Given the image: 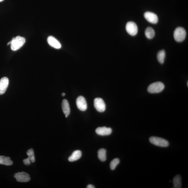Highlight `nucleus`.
<instances>
[{"instance_id":"1","label":"nucleus","mask_w":188,"mask_h":188,"mask_svg":"<svg viewBox=\"0 0 188 188\" xmlns=\"http://www.w3.org/2000/svg\"><path fill=\"white\" fill-rule=\"evenodd\" d=\"M10 47L13 51H16L19 49L26 42V39L24 37L18 36L14 38L11 40Z\"/></svg>"},{"instance_id":"2","label":"nucleus","mask_w":188,"mask_h":188,"mask_svg":"<svg viewBox=\"0 0 188 188\" xmlns=\"http://www.w3.org/2000/svg\"><path fill=\"white\" fill-rule=\"evenodd\" d=\"M164 85L162 83L158 81L151 84L148 87L147 90L151 93H158L164 89Z\"/></svg>"},{"instance_id":"3","label":"nucleus","mask_w":188,"mask_h":188,"mask_svg":"<svg viewBox=\"0 0 188 188\" xmlns=\"http://www.w3.org/2000/svg\"><path fill=\"white\" fill-rule=\"evenodd\" d=\"M187 33L185 29L182 27H178L174 31V36L175 41L177 42L183 41L185 38Z\"/></svg>"},{"instance_id":"4","label":"nucleus","mask_w":188,"mask_h":188,"mask_svg":"<svg viewBox=\"0 0 188 188\" xmlns=\"http://www.w3.org/2000/svg\"><path fill=\"white\" fill-rule=\"evenodd\" d=\"M150 143L157 146L161 147H167L169 145V142L167 140L162 138L156 137H152L150 138Z\"/></svg>"},{"instance_id":"5","label":"nucleus","mask_w":188,"mask_h":188,"mask_svg":"<svg viewBox=\"0 0 188 188\" xmlns=\"http://www.w3.org/2000/svg\"><path fill=\"white\" fill-rule=\"evenodd\" d=\"M94 106L98 112H103L106 110L105 103L101 98H97L94 100Z\"/></svg>"},{"instance_id":"6","label":"nucleus","mask_w":188,"mask_h":188,"mask_svg":"<svg viewBox=\"0 0 188 188\" xmlns=\"http://www.w3.org/2000/svg\"><path fill=\"white\" fill-rule=\"evenodd\" d=\"M14 177L17 181L20 182H27L30 180L29 175L26 172H22L16 173Z\"/></svg>"},{"instance_id":"7","label":"nucleus","mask_w":188,"mask_h":188,"mask_svg":"<svg viewBox=\"0 0 188 188\" xmlns=\"http://www.w3.org/2000/svg\"><path fill=\"white\" fill-rule=\"evenodd\" d=\"M126 29L127 33L133 36L136 35L138 33L137 25L133 22H129L127 23Z\"/></svg>"},{"instance_id":"8","label":"nucleus","mask_w":188,"mask_h":188,"mask_svg":"<svg viewBox=\"0 0 188 188\" xmlns=\"http://www.w3.org/2000/svg\"><path fill=\"white\" fill-rule=\"evenodd\" d=\"M76 104L77 108L79 110L84 111L87 108V104L85 98L83 96H80L76 100Z\"/></svg>"},{"instance_id":"9","label":"nucleus","mask_w":188,"mask_h":188,"mask_svg":"<svg viewBox=\"0 0 188 188\" xmlns=\"http://www.w3.org/2000/svg\"><path fill=\"white\" fill-rule=\"evenodd\" d=\"M144 17L148 22L152 24H156L158 21V18L157 16L153 13L147 12L144 14Z\"/></svg>"},{"instance_id":"10","label":"nucleus","mask_w":188,"mask_h":188,"mask_svg":"<svg viewBox=\"0 0 188 188\" xmlns=\"http://www.w3.org/2000/svg\"><path fill=\"white\" fill-rule=\"evenodd\" d=\"M9 84V80L7 77H3L0 79V95L5 93Z\"/></svg>"},{"instance_id":"11","label":"nucleus","mask_w":188,"mask_h":188,"mask_svg":"<svg viewBox=\"0 0 188 188\" xmlns=\"http://www.w3.org/2000/svg\"><path fill=\"white\" fill-rule=\"evenodd\" d=\"M27 154L28 156V158L23 160V162L25 165H29L31 164L30 161L33 163L35 162L34 151L33 149L31 148L27 151Z\"/></svg>"},{"instance_id":"12","label":"nucleus","mask_w":188,"mask_h":188,"mask_svg":"<svg viewBox=\"0 0 188 188\" xmlns=\"http://www.w3.org/2000/svg\"><path fill=\"white\" fill-rule=\"evenodd\" d=\"M112 131L111 128L105 127H98L95 130V132L98 135L102 136L109 135Z\"/></svg>"},{"instance_id":"13","label":"nucleus","mask_w":188,"mask_h":188,"mask_svg":"<svg viewBox=\"0 0 188 188\" xmlns=\"http://www.w3.org/2000/svg\"><path fill=\"white\" fill-rule=\"evenodd\" d=\"M47 41L50 46L55 49H60L61 47V45L59 41L53 36H50L48 37Z\"/></svg>"},{"instance_id":"14","label":"nucleus","mask_w":188,"mask_h":188,"mask_svg":"<svg viewBox=\"0 0 188 188\" xmlns=\"http://www.w3.org/2000/svg\"><path fill=\"white\" fill-rule=\"evenodd\" d=\"M81 152L79 150H75L73 152L72 155L68 158V160L70 162H74L79 159L81 156Z\"/></svg>"},{"instance_id":"15","label":"nucleus","mask_w":188,"mask_h":188,"mask_svg":"<svg viewBox=\"0 0 188 188\" xmlns=\"http://www.w3.org/2000/svg\"><path fill=\"white\" fill-rule=\"evenodd\" d=\"M62 107L63 112L66 115L68 116L70 113V105L67 100L64 99L63 100L62 103Z\"/></svg>"},{"instance_id":"16","label":"nucleus","mask_w":188,"mask_h":188,"mask_svg":"<svg viewBox=\"0 0 188 188\" xmlns=\"http://www.w3.org/2000/svg\"><path fill=\"white\" fill-rule=\"evenodd\" d=\"M13 164L12 161L10 160L9 157L4 156H0V164L10 166Z\"/></svg>"},{"instance_id":"17","label":"nucleus","mask_w":188,"mask_h":188,"mask_svg":"<svg viewBox=\"0 0 188 188\" xmlns=\"http://www.w3.org/2000/svg\"><path fill=\"white\" fill-rule=\"evenodd\" d=\"M173 187L175 188H181V178L179 175H177L173 178Z\"/></svg>"},{"instance_id":"18","label":"nucleus","mask_w":188,"mask_h":188,"mask_svg":"<svg viewBox=\"0 0 188 188\" xmlns=\"http://www.w3.org/2000/svg\"><path fill=\"white\" fill-rule=\"evenodd\" d=\"M145 33L146 37L149 39L153 38L155 35L154 29L150 27H148L146 29Z\"/></svg>"},{"instance_id":"19","label":"nucleus","mask_w":188,"mask_h":188,"mask_svg":"<svg viewBox=\"0 0 188 188\" xmlns=\"http://www.w3.org/2000/svg\"><path fill=\"white\" fill-rule=\"evenodd\" d=\"M106 150L104 148L100 149L98 152V158L102 162H104L106 160Z\"/></svg>"},{"instance_id":"20","label":"nucleus","mask_w":188,"mask_h":188,"mask_svg":"<svg viewBox=\"0 0 188 188\" xmlns=\"http://www.w3.org/2000/svg\"><path fill=\"white\" fill-rule=\"evenodd\" d=\"M166 56V52L164 50H161L157 54V59L158 61L161 64L164 63Z\"/></svg>"},{"instance_id":"21","label":"nucleus","mask_w":188,"mask_h":188,"mask_svg":"<svg viewBox=\"0 0 188 188\" xmlns=\"http://www.w3.org/2000/svg\"><path fill=\"white\" fill-rule=\"evenodd\" d=\"M119 163H120V160H119L118 158H115L114 160H113L111 162L110 164L111 169L112 170H114L116 168V166L119 164Z\"/></svg>"},{"instance_id":"22","label":"nucleus","mask_w":188,"mask_h":188,"mask_svg":"<svg viewBox=\"0 0 188 188\" xmlns=\"http://www.w3.org/2000/svg\"><path fill=\"white\" fill-rule=\"evenodd\" d=\"M87 188H95V187H94V186L90 184L88 185L87 187Z\"/></svg>"},{"instance_id":"23","label":"nucleus","mask_w":188,"mask_h":188,"mask_svg":"<svg viewBox=\"0 0 188 188\" xmlns=\"http://www.w3.org/2000/svg\"><path fill=\"white\" fill-rule=\"evenodd\" d=\"M65 95V94L64 93H62V96H64Z\"/></svg>"},{"instance_id":"24","label":"nucleus","mask_w":188,"mask_h":188,"mask_svg":"<svg viewBox=\"0 0 188 188\" xmlns=\"http://www.w3.org/2000/svg\"><path fill=\"white\" fill-rule=\"evenodd\" d=\"M3 1V0H0V2Z\"/></svg>"},{"instance_id":"25","label":"nucleus","mask_w":188,"mask_h":188,"mask_svg":"<svg viewBox=\"0 0 188 188\" xmlns=\"http://www.w3.org/2000/svg\"><path fill=\"white\" fill-rule=\"evenodd\" d=\"M187 86L188 85V82H187Z\"/></svg>"}]
</instances>
